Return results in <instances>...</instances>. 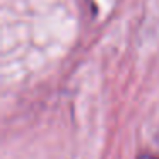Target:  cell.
I'll list each match as a JSON object with an SVG mask.
<instances>
[{
  "mask_svg": "<svg viewBox=\"0 0 159 159\" xmlns=\"http://www.w3.org/2000/svg\"><path fill=\"white\" fill-rule=\"evenodd\" d=\"M140 159H159L157 156H142Z\"/></svg>",
  "mask_w": 159,
  "mask_h": 159,
  "instance_id": "6da1fadb",
  "label": "cell"
}]
</instances>
